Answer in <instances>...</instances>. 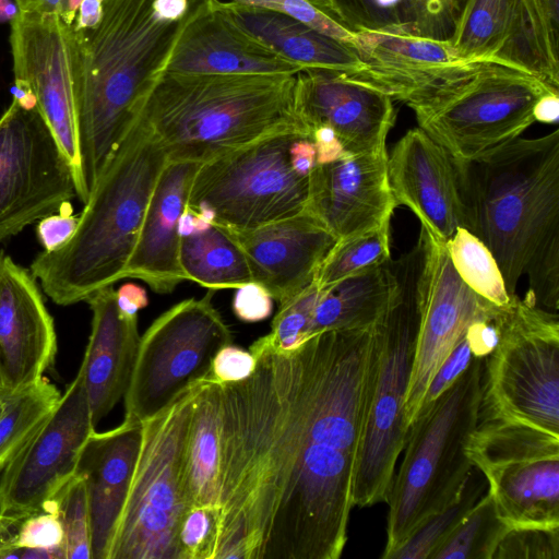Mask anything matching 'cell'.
Here are the masks:
<instances>
[{
  "instance_id": "6da1fadb",
  "label": "cell",
  "mask_w": 559,
  "mask_h": 559,
  "mask_svg": "<svg viewBox=\"0 0 559 559\" xmlns=\"http://www.w3.org/2000/svg\"><path fill=\"white\" fill-rule=\"evenodd\" d=\"M372 325L286 352L254 341L248 378L198 382L185 479L190 508L213 515L205 559L341 557L378 366Z\"/></svg>"
},
{
  "instance_id": "7a4b0ae2",
  "label": "cell",
  "mask_w": 559,
  "mask_h": 559,
  "mask_svg": "<svg viewBox=\"0 0 559 559\" xmlns=\"http://www.w3.org/2000/svg\"><path fill=\"white\" fill-rule=\"evenodd\" d=\"M211 1L104 0L96 27L72 29L83 204L166 72L182 32Z\"/></svg>"
},
{
  "instance_id": "3957f363",
  "label": "cell",
  "mask_w": 559,
  "mask_h": 559,
  "mask_svg": "<svg viewBox=\"0 0 559 559\" xmlns=\"http://www.w3.org/2000/svg\"><path fill=\"white\" fill-rule=\"evenodd\" d=\"M456 162L468 230L492 253L507 292L522 275L530 297L558 310L559 130L516 138L469 162Z\"/></svg>"
},
{
  "instance_id": "277c9868",
  "label": "cell",
  "mask_w": 559,
  "mask_h": 559,
  "mask_svg": "<svg viewBox=\"0 0 559 559\" xmlns=\"http://www.w3.org/2000/svg\"><path fill=\"white\" fill-rule=\"evenodd\" d=\"M296 74L165 72L138 119L169 162L205 163L265 136L310 138L295 111Z\"/></svg>"
},
{
  "instance_id": "5b68a950",
  "label": "cell",
  "mask_w": 559,
  "mask_h": 559,
  "mask_svg": "<svg viewBox=\"0 0 559 559\" xmlns=\"http://www.w3.org/2000/svg\"><path fill=\"white\" fill-rule=\"evenodd\" d=\"M166 163L163 148L136 117L99 175L71 238L41 251L31 264L55 304L84 301L123 278Z\"/></svg>"
},
{
  "instance_id": "8992f818",
  "label": "cell",
  "mask_w": 559,
  "mask_h": 559,
  "mask_svg": "<svg viewBox=\"0 0 559 559\" xmlns=\"http://www.w3.org/2000/svg\"><path fill=\"white\" fill-rule=\"evenodd\" d=\"M484 371L485 358L475 356L449 389L420 408L411 425L404 457L385 501L383 559L463 495L473 474L466 447L480 420Z\"/></svg>"
},
{
  "instance_id": "52a82bcc",
  "label": "cell",
  "mask_w": 559,
  "mask_h": 559,
  "mask_svg": "<svg viewBox=\"0 0 559 559\" xmlns=\"http://www.w3.org/2000/svg\"><path fill=\"white\" fill-rule=\"evenodd\" d=\"M559 92L540 79L487 60H467L425 80L404 102L418 128L464 163L520 136L537 100Z\"/></svg>"
},
{
  "instance_id": "ba28073f",
  "label": "cell",
  "mask_w": 559,
  "mask_h": 559,
  "mask_svg": "<svg viewBox=\"0 0 559 559\" xmlns=\"http://www.w3.org/2000/svg\"><path fill=\"white\" fill-rule=\"evenodd\" d=\"M424 258L420 229L415 246L391 261L394 285L373 323L378 366L354 479V506L386 501L407 439L403 407L420 323Z\"/></svg>"
},
{
  "instance_id": "9c48e42d",
  "label": "cell",
  "mask_w": 559,
  "mask_h": 559,
  "mask_svg": "<svg viewBox=\"0 0 559 559\" xmlns=\"http://www.w3.org/2000/svg\"><path fill=\"white\" fill-rule=\"evenodd\" d=\"M197 386L142 421L139 455L107 559H181L179 531L190 509L185 468Z\"/></svg>"
},
{
  "instance_id": "30bf717a",
  "label": "cell",
  "mask_w": 559,
  "mask_h": 559,
  "mask_svg": "<svg viewBox=\"0 0 559 559\" xmlns=\"http://www.w3.org/2000/svg\"><path fill=\"white\" fill-rule=\"evenodd\" d=\"M480 417L559 436L558 317L526 297L504 307L498 344L485 358Z\"/></svg>"
},
{
  "instance_id": "8fae6325",
  "label": "cell",
  "mask_w": 559,
  "mask_h": 559,
  "mask_svg": "<svg viewBox=\"0 0 559 559\" xmlns=\"http://www.w3.org/2000/svg\"><path fill=\"white\" fill-rule=\"evenodd\" d=\"M215 290L185 299L156 318L140 337L123 396L124 419L144 421L211 373L216 353L233 334L212 304Z\"/></svg>"
},
{
  "instance_id": "7c38bea8",
  "label": "cell",
  "mask_w": 559,
  "mask_h": 559,
  "mask_svg": "<svg viewBox=\"0 0 559 559\" xmlns=\"http://www.w3.org/2000/svg\"><path fill=\"white\" fill-rule=\"evenodd\" d=\"M298 133L265 136L199 165L187 206L206 204L219 224L252 228L306 210L308 177L297 175L288 150Z\"/></svg>"
},
{
  "instance_id": "4fadbf2b",
  "label": "cell",
  "mask_w": 559,
  "mask_h": 559,
  "mask_svg": "<svg viewBox=\"0 0 559 559\" xmlns=\"http://www.w3.org/2000/svg\"><path fill=\"white\" fill-rule=\"evenodd\" d=\"M466 451L510 528L559 527V436L480 417Z\"/></svg>"
},
{
  "instance_id": "5bb4252c",
  "label": "cell",
  "mask_w": 559,
  "mask_h": 559,
  "mask_svg": "<svg viewBox=\"0 0 559 559\" xmlns=\"http://www.w3.org/2000/svg\"><path fill=\"white\" fill-rule=\"evenodd\" d=\"M74 197L72 167L37 106L13 98L0 116V242Z\"/></svg>"
},
{
  "instance_id": "9a60e30c",
  "label": "cell",
  "mask_w": 559,
  "mask_h": 559,
  "mask_svg": "<svg viewBox=\"0 0 559 559\" xmlns=\"http://www.w3.org/2000/svg\"><path fill=\"white\" fill-rule=\"evenodd\" d=\"M95 428L79 369L53 411L2 471L0 512L26 518L43 510L75 476Z\"/></svg>"
},
{
  "instance_id": "2e32d148",
  "label": "cell",
  "mask_w": 559,
  "mask_h": 559,
  "mask_svg": "<svg viewBox=\"0 0 559 559\" xmlns=\"http://www.w3.org/2000/svg\"><path fill=\"white\" fill-rule=\"evenodd\" d=\"M10 43L14 84L33 93L39 112L72 167L80 200L72 25L56 13L20 11L11 21Z\"/></svg>"
},
{
  "instance_id": "e0dca14e",
  "label": "cell",
  "mask_w": 559,
  "mask_h": 559,
  "mask_svg": "<svg viewBox=\"0 0 559 559\" xmlns=\"http://www.w3.org/2000/svg\"><path fill=\"white\" fill-rule=\"evenodd\" d=\"M425 258L421 272L420 323L403 414L409 429L425 392L468 326L495 304L474 293L457 275L448 250L421 226ZM497 306V305H496Z\"/></svg>"
},
{
  "instance_id": "ac0fdd59",
  "label": "cell",
  "mask_w": 559,
  "mask_h": 559,
  "mask_svg": "<svg viewBox=\"0 0 559 559\" xmlns=\"http://www.w3.org/2000/svg\"><path fill=\"white\" fill-rule=\"evenodd\" d=\"M394 202L405 205L423 227L445 243L456 228L468 229V212L455 159L420 128L408 130L386 163Z\"/></svg>"
},
{
  "instance_id": "d6986e66",
  "label": "cell",
  "mask_w": 559,
  "mask_h": 559,
  "mask_svg": "<svg viewBox=\"0 0 559 559\" xmlns=\"http://www.w3.org/2000/svg\"><path fill=\"white\" fill-rule=\"evenodd\" d=\"M295 111L310 132L331 128L347 155L379 151L394 124L393 99L345 72L307 68L296 74Z\"/></svg>"
},
{
  "instance_id": "ffe728a7",
  "label": "cell",
  "mask_w": 559,
  "mask_h": 559,
  "mask_svg": "<svg viewBox=\"0 0 559 559\" xmlns=\"http://www.w3.org/2000/svg\"><path fill=\"white\" fill-rule=\"evenodd\" d=\"M386 147L316 165L308 176L306 210L336 240L391 221L396 207L388 181Z\"/></svg>"
},
{
  "instance_id": "44dd1931",
  "label": "cell",
  "mask_w": 559,
  "mask_h": 559,
  "mask_svg": "<svg viewBox=\"0 0 559 559\" xmlns=\"http://www.w3.org/2000/svg\"><path fill=\"white\" fill-rule=\"evenodd\" d=\"M56 353L53 319L36 278L0 250V393L41 380Z\"/></svg>"
},
{
  "instance_id": "7402d4cb",
  "label": "cell",
  "mask_w": 559,
  "mask_h": 559,
  "mask_svg": "<svg viewBox=\"0 0 559 559\" xmlns=\"http://www.w3.org/2000/svg\"><path fill=\"white\" fill-rule=\"evenodd\" d=\"M245 253L253 282L282 304L314 282L337 241L312 215H297L252 228L219 225Z\"/></svg>"
},
{
  "instance_id": "603a6c76",
  "label": "cell",
  "mask_w": 559,
  "mask_h": 559,
  "mask_svg": "<svg viewBox=\"0 0 559 559\" xmlns=\"http://www.w3.org/2000/svg\"><path fill=\"white\" fill-rule=\"evenodd\" d=\"M302 67L240 28L212 0L182 32L167 72L189 74H297Z\"/></svg>"
},
{
  "instance_id": "cb8c5ba5",
  "label": "cell",
  "mask_w": 559,
  "mask_h": 559,
  "mask_svg": "<svg viewBox=\"0 0 559 559\" xmlns=\"http://www.w3.org/2000/svg\"><path fill=\"white\" fill-rule=\"evenodd\" d=\"M199 165L167 160L152 193L123 278L140 280L157 294H169L187 281L179 262L178 222Z\"/></svg>"
},
{
  "instance_id": "d4e9b609",
  "label": "cell",
  "mask_w": 559,
  "mask_h": 559,
  "mask_svg": "<svg viewBox=\"0 0 559 559\" xmlns=\"http://www.w3.org/2000/svg\"><path fill=\"white\" fill-rule=\"evenodd\" d=\"M142 423L123 419L116 428L97 432L81 453L76 474L85 484L92 538V559H107L135 467Z\"/></svg>"
},
{
  "instance_id": "484cf974",
  "label": "cell",
  "mask_w": 559,
  "mask_h": 559,
  "mask_svg": "<svg viewBox=\"0 0 559 559\" xmlns=\"http://www.w3.org/2000/svg\"><path fill=\"white\" fill-rule=\"evenodd\" d=\"M85 301L92 310V324L80 370L97 426L127 392L141 336L138 317L119 310L114 285L98 289Z\"/></svg>"
},
{
  "instance_id": "4316f807",
  "label": "cell",
  "mask_w": 559,
  "mask_h": 559,
  "mask_svg": "<svg viewBox=\"0 0 559 559\" xmlns=\"http://www.w3.org/2000/svg\"><path fill=\"white\" fill-rule=\"evenodd\" d=\"M352 48L364 67L346 74L397 100L436 73L467 61L449 40L404 33L358 31Z\"/></svg>"
},
{
  "instance_id": "83f0119b",
  "label": "cell",
  "mask_w": 559,
  "mask_h": 559,
  "mask_svg": "<svg viewBox=\"0 0 559 559\" xmlns=\"http://www.w3.org/2000/svg\"><path fill=\"white\" fill-rule=\"evenodd\" d=\"M219 7L240 28L304 69L319 68L353 74L364 67L350 46L294 17L234 1H219Z\"/></svg>"
},
{
  "instance_id": "f1b7e54d",
  "label": "cell",
  "mask_w": 559,
  "mask_h": 559,
  "mask_svg": "<svg viewBox=\"0 0 559 559\" xmlns=\"http://www.w3.org/2000/svg\"><path fill=\"white\" fill-rule=\"evenodd\" d=\"M488 61L525 71L559 90V0H515L508 34Z\"/></svg>"
},
{
  "instance_id": "f546056e",
  "label": "cell",
  "mask_w": 559,
  "mask_h": 559,
  "mask_svg": "<svg viewBox=\"0 0 559 559\" xmlns=\"http://www.w3.org/2000/svg\"><path fill=\"white\" fill-rule=\"evenodd\" d=\"M392 259L320 289L310 336L330 330L365 329L380 316L394 285Z\"/></svg>"
},
{
  "instance_id": "4dcf8cb0",
  "label": "cell",
  "mask_w": 559,
  "mask_h": 559,
  "mask_svg": "<svg viewBox=\"0 0 559 559\" xmlns=\"http://www.w3.org/2000/svg\"><path fill=\"white\" fill-rule=\"evenodd\" d=\"M179 262L187 280L207 289L237 288L253 282L245 253L216 224L180 238Z\"/></svg>"
},
{
  "instance_id": "1f68e13d",
  "label": "cell",
  "mask_w": 559,
  "mask_h": 559,
  "mask_svg": "<svg viewBox=\"0 0 559 559\" xmlns=\"http://www.w3.org/2000/svg\"><path fill=\"white\" fill-rule=\"evenodd\" d=\"M61 393L45 377L8 396L0 416V472L17 455L56 407Z\"/></svg>"
},
{
  "instance_id": "d6a6232c",
  "label": "cell",
  "mask_w": 559,
  "mask_h": 559,
  "mask_svg": "<svg viewBox=\"0 0 559 559\" xmlns=\"http://www.w3.org/2000/svg\"><path fill=\"white\" fill-rule=\"evenodd\" d=\"M515 0H467L449 39L465 60H490L503 43Z\"/></svg>"
},
{
  "instance_id": "836d02e7",
  "label": "cell",
  "mask_w": 559,
  "mask_h": 559,
  "mask_svg": "<svg viewBox=\"0 0 559 559\" xmlns=\"http://www.w3.org/2000/svg\"><path fill=\"white\" fill-rule=\"evenodd\" d=\"M509 526L489 492L480 497L430 559H492Z\"/></svg>"
},
{
  "instance_id": "e575fe53",
  "label": "cell",
  "mask_w": 559,
  "mask_h": 559,
  "mask_svg": "<svg viewBox=\"0 0 559 559\" xmlns=\"http://www.w3.org/2000/svg\"><path fill=\"white\" fill-rule=\"evenodd\" d=\"M444 246L457 275L474 293L500 307L511 301L497 261L473 233L459 227Z\"/></svg>"
},
{
  "instance_id": "d590c367",
  "label": "cell",
  "mask_w": 559,
  "mask_h": 559,
  "mask_svg": "<svg viewBox=\"0 0 559 559\" xmlns=\"http://www.w3.org/2000/svg\"><path fill=\"white\" fill-rule=\"evenodd\" d=\"M391 259L390 222L362 234L337 240L316 275L319 289Z\"/></svg>"
},
{
  "instance_id": "8d00e7d4",
  "label": "cell",
  "mask_w": 559,
  "mask_h": 559,
  "mask_svg": "<svg viewBox=\"0 0 559 559\" xmlns=\"http://www.w3.org/2000/svg\"><path fill=\"white\" fill-rule=\"evenodd\" d=\"M333 19L352 32L413 34L408 0H330Z\"/></svg>"
},
{
  "instance_id": "74e56055",
  "label": "cell",
  "mask_w": 559,
  "mask_h": 559,
  "mask_svg": "<svg viewBox=\"0 0 559 559\" xmlns=\"http://www.w3.org/2000/svg\"><path fill=\"white\" fill-rule=\"evenodd\" d=\"M484 487V481L473 479L472 474L461 498L430 518L388 559H430L432 554L480 498Z\"/></svg>"
},
{
  "instance_id": "f35d334b",
  "label": "cell",
  "mask_w": 559,
  "mask_h": 559,
  "mask_svg": "<svg viewBox=\"0 0 559 559\" xmlns=\"http://www.w3.org/2000/svg\"><path fill=\"white\" fill-rule=\"evenodd\" d=\"M46 504L53 508L60 520L66 559H92L91 523L83 478L75 474Z\"/></svg>"
},
{
  "instance_id": "ab89813d",
  "label": "cell",
  "mask_w": 559,
  "mask_h": 559,
  "mask_svg": "<svg viewBox=\"0 0 559 559\" xmlns=\"http://www.w3.org/2000/svg\"><path fill=\"white\" fill-rule=\"evenodd\" d=\"M316 282L300 293L280 304L272 320L271 331L257 341L266 348L290 350L310 337L313 311L320 296Z\"/></svg>"
},
{
  "instance_id": "60d3db41",
  "label": "cell",
  "mask_w": 559,
  "mask_h": 559,
  "mask_svg": "<svg viewBox=\"0 0 559 559\" xmlns=\"http://www.w3.org/2000/svg\"><path fill=\"white\" fill-rule=\"evenodd\" d=\"M492 559H559V527H511Z\"/></svg>"
},
{
  "instance_id": "b9f144b4",
  "label": "cell",
  "mask_w": 559,
  "mask_h": 559,
  "mask_svg": "<svg viewBox=\"0 0 559 559\" xmlns=\"http://www.w3.org/2000/svg\"><path fill=\"white\" fill-rule=\"evenodd\" d=\"M414 35L449 40L467 0H408Z\"/></svg>"
},
{
  "instance_id": "7bdbcfd3",
  "label": "cell",
  "mask_w": 559,
  "mask_h": 559,
  "mask_svg": "<svg viewBox=\"0 0 559 559\" xmlns=\"http://www.w3.org/2000/svg\"><path fill=\"white\" fill-rule=\"evenodd\" d=\"M259 7L294 17L318 32L353 47L355 32L318 9L308 0H228Z\"/></svg>"
},
{
  "instance_id": "ee69618b",
  "label": "cell",
  "mask_w": 559,
  "mask_h": 559,
  "mask_svg": "<svg viewBox=\"0 0 559 559\" xmlns=\"http://www.w3.org/2000/svg\"><path fill=\"white\" fill-rule=\"evenodd\" d=\"M63 546V530L60 520L49 504L22 521L19 528L15 547L48 548Z\"/></svg>"
},
{
  "instance_id": "f6af8a7d",
  "label": "cell",
  "mask_w": 559,
  "mask_h": 559,
  "mask_svg": "<svg viewBox=\"0 0 559 559\" xmlns=\"http://www.w3.org/2000/svg\"><path fill=\"white\" fill-rule=\"evenodd\" d=\"M212 532V512L203 507L190 508L179 531L181 559H205Z\"/></svg>"
},
{
  "instance_id": "bcb514c9",
  "label": "cell",
  "mask_w": 559,
  "mask_h": 559,
  "mask_svg": "<svg viewBox=\"0 0 559 559\" xmlns=\"http://www.w3.org/2000/svg\"><path fill=\"white\" fill-rule=\"evenodd\" d=\"M474 357L472 345L465 333L432 377L423 397L420 408L430 404L449 389L467 369Z\"/></svg>"
},
{
  "instance_id": "7dc6e473",
  "label": "cell",
  "mask_w": 559,
  "mask_h": 559,
  "mask_svg": "<svg viewBox=\"0 0 559 559\" xmlns=\"http://www.w3.org/2000/svg\"><path fill=\"white\" fill-rule=\"evenodd\" d=\"M255 357L239 346L228 344L213 358L209 377L218 382H237L248 378L255 368Z\"/></svg>"
},
{
  "instance_id": "c3c4849f",
  "label": "cell",
  "mask_w": 559,
  "mask_h": 559,
  "mask_svg": "<svg viewBox=\"0 0 559 559\" xmlns=\"http://www.w3.org/2000/svg\"><path fill=\"white\" fill-rule=\"evenodd\" d=\"M233 311L243 322H260L271 316L273 298L261 284L250 282L236 288Z\"/></svg>"
},
{
  "instance_id": "681fc988",
  "label": "cell",
  "mask_w": 559,
  "mask_h": 559,
  "mask_svg": "<svg viewBox=\"0 0 559 559\" xmlns=\"http://www.w3.org/2000/svg\"><path fill=\"white\" fill-rule=\"evenodd\" d=\"M79 216L71 212L60 211L38 221L36 234L43 251H53L64 245L75 231Z\"/></svg>"
},
{
  "instance_id": "f907efd6",
  "label": "cell",
  "mask_w": 559,
  "mask_h": 559,
  "mask_svg": "<svg viewBox=\"0 0 559 559\" xmlns=\"http://www.w3.org/2000/svg\"><path fill=\"white\" fill-rule=\"evenodd\" d=\"M311 140L316 147L317 165L329 164L348 156L335 132L326 126L314 128L311 131Z\"/></svg>"
},
{
  "instance_id": "816d5d0a",
  "label": "cell",
  "mask_w": 559,
  "mask_h": 559,
  "mask_svg": "<svg viewBox=\"0 0 559 559\" xmlns=\"http://www.w3.org/2000/svg\"><path fill=\"white\" fill-rule=\"evenodd\" d=\"M288 156L293 170L301 177H308L317 165L316 147L310 138L295 139L289 146Z\"/></svg>"
},
{
  "instance_id": "f5cc1de1",
  "label": "cell",
  "mask_w": 559,
  "mask_h": 559,
  "mask_svg": "<svg viewBox=\"0 0 559 559\" xmlns=\"http://www.w3.org/2000/svg\"><path fill=\"white\" fill-rule=\"evenodd\" d=\"M117 305L121 313L127 317H138L139 310L148 304V297L144 287L127 283L116 290Z\"/></svg>"
},
{
  "instance_id": "db71d44e",
  "label": "cell",
  "mask_w": 559,
  "mask_h": 559,
  "mask_svg": "<svg viewBox=\"0 0 559 559\" xmlns=\"http://www.w3.org/2000/svg\"><path fill=\"white\" fill-rule=\"evenodd\" d=\"M103 12V1L83 0L78 9L72 29L83 31L96 27L102 21Z\"/></svg>"
},
{
  "instance_id": "11a10c76",
  "label": "cell",
  "mask_w": 559,
  "mask_h": 559,
  "mask_svg": "<svg viewBox=\"0 0 559 559\" xmlns=\"http://www.w3.org/2000/svg\"><path fill=\"white\" fill-rule=\"evenodd\" d=\"M20 11L56 13L67 23L68 0H14Z\"/></svg>"
},
{
  "instance_id": "9f6ffc18",
  "label": "cell",
  "mask_w": 559,
  "mask_h": 559,
  "mask_svg": "<svg viewBox=\"0 0 559 559\" xmlns=\"http://www.w3.org/2000/svg\"><path fill=\"white\" fill-rule=\"evenodd\" d=\"M533 116L535 121L555 123L559 118V92L543 95L535 104Z\"/></svg>"
},
{
  "instance_id": "6f0895ef",
  "label": "cell",
  "mask_w": 559,
  "mask_h": 559,
  "mask_svg": "<svg viewBox=\"0 0 559 559\" xmlns=\"http://www.w3.org/2000/svg\"><path fill=\"white\" fill-rule=\"evenodd\" d=\"M23 520L24 518L0 512V558L15 547V538Z\"/></svg>"
},
{
  "instance_id": "680465c9",
  "label": "cell",
  "mask_w": 559,
  "mask_h": 559,
  "mask_svg": "<svg viewBox=\"0 0 559 559\" xmlns=\"http://www.w3.org/2000/svg\"><path fill=\"white\" fill-rule=\"evenodd\" d=\"M195 233L194 213L193 210L186 205L178 222V234L181 237H187Z\"/></svg>"
},
{
  "instance_id": "91938a15",
  "label": "cell",
  "mask_w": 559,
  "mask_h": 559,
  "mask_svg": "<svg viewBox=\"0 0 559 559\" xmlns=\"http://www.w3.org/2000/svg\"><path fill=\"white\" fill-rule=\"evenodd\" d=\"M20 13L14 0H0V23L13 21Z\"/></svg>"
},
{
  "instance_id": "94428289",
  "label": "cell",
  "mask_w": 559,
  "mask_h": 559,
  "mask_svg": "<svg viewBox=\"0 0 559 559\" xmlns=\"http://www.w3.org/2000/svg\"><path fill=\"white\" fill-rule=\"evenodd\" d=\"M83 0H68L67 24L72 25L78 13V9Z\"/></svg>"
},
{
  "instance_id": "6125c7cd",
  "label": "cell",
  "mask_w": 559,
  "mask_h": 559,
  "mask_svg": "<svg viewBox=\"0 0 559 559\" xmlns=\"http://www.w3.org/2000/svg\"><path fill=\"white\" fill-rule=\"evenodd\" d=\"M308 1H310L313 5H316L318 9H320L321 11H323L324 13H326L328 15H330L333 19L332 7H331L330 0H308Z\"/></svg>"
},
{
  "instance_id": "be15d7a7",
  "label": "cell",
  "mask_w": 559,
  "mask_h": 559,
  "mask_svg": "<svg viewBox=\"0 0 559 559\" xmlns=\"http://www.w3.org/2000/svg\"><path fill=\"white\" fill-rule=\"evenodd\" d=\"M8 396V394L0 393V416L7 406Z\"/></svg>"
},
{
  "instance_id": "e7e4bbea",
  "label": "cell",
  "mask_w": 559,
  "mask_h": 559,
  "mask_svg": "<svg viewBox=\"0 0 559 559\" xmlns=\"http://www.w3.org/2000/svg\"><path fill=\"white\" fill-rule=\"evenodd\" d=\"M0 392H1V386H0Z\"/></svg>"
},
{
  "instance_id": "03108f58",
  "label": "cell",
  "mask_w": 559,
  "mask_h": 559,
  "mask_svg": "<svg viewBox=\"0 0 559 559\" xmlns=\"http://www.w3.org/2000/svg\"><path fill=\"white\" fill-rule=\"evenodd\" d=\"M100 1H104V0H100Z\"/></svg>"
}]
</instances>
